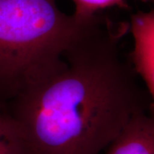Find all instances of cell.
<instances>
[{"instance_id": "obj_1", "label": "cell", "mask_w": 154, "mask_h": 154, "mask_svg": "<svg viewBox=\"0 0 154 154\" xmlns=\"http://www.w3.org/2000/svg\"><path fill=\"white\" fill-rule=\"evenodd\" d=\"M128 22L98 14L54 69L22 90L4 112L31 154H100L129 120L150 110L122 46Z\"/></svg>"}, {"instance_id": "obj_2", "label": "cell", "mask_w": 154, "mask_h": 154, "mask_svg": "<svg viewBox=\"0 0 154 154\" xmlns=\"http://www.w3.org/2000/svg\"><path fill=\"white\" fill-rule=\"evenodd\" d=\"M96 16L79 20L56 0H0V102L54 69Z\"/></svg>"}, {"instance_id": "obj_3", "label": "cell", "mask_w": 154, "mask_h": 154, "mask_svg": "<svg viewBox=\"0 0 154 154\" xmlns=\"http://www.w3.org/2000/svg\"><path fill=\"white\" fill-rule=\"evenodd\" d=\"M129 29L134 48L129 57L134 69L146 85L154 114V10L140 11L131 17Z\"/></svg>"}, {"instance_id": "obj_4", "label": "cell", "mask_w": 154, "mask_h": 154, "mask_svg": "<svg viewBox=\"0 0 154 154\" xmlns=\"http://www.w3.org/2000/svg\"><path fill=\"white\" fill-rule=\"evenodd\" d=\"M105 154H154V114L150 110L129 120Z\"/></svg>"}, {"instance_id": "obj_5", "label": "cell", "mask_w": 154, "mask_h": 154, "mask_svg": "<svg viewBox=\"0 0 154 154\" xmlns=\"http://www.w3.org/2000/svg\"><path fill=\"white\" fill-rule=\"evenodd\" d=\"M75 5L73 15L79 20L91 19L97 14L112 7L127 8L126 0H72ZM145 3H154V0H140Z\"/></svg>"}, {"instance_id": "obj_6", "label": "cell", "mask_w": 154, "mask_h": 154, "mask_svg": "<svg viewBox=\"0 0 154 154\" xmlns=\"http://www.w3.org/2000/svg\"><path fill=\"white\" fill-rule=\"evenodd\" d=\"M17 130V127L15 122L4 113V117L0 120V134L15 132Z\"/></svg>"}]
</instances>
